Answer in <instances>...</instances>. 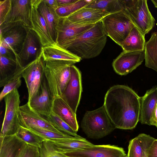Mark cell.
I'll list each match as a JSON object with an SVG mask.
<instances>
[{"label":"cell","mask_w":157,"mask_h":157,"mask_svg":"<svg viewBox=\"0 0 157 157\" xmlns=\"http://www.w3.org/2000/svg\"><path fill=\"white\" fill-rule=\"evenodd\" d=\"M103 105L116 128L132 129L139 121L140 97L128 86L111 87L105 94Z\"/></svg>","instance_id":"obj_1"},{"label":"cell","mask_w":157,"mask_h":157,"mask_svg":"<svg viewBox=\"0 0 157 157\" xmlns=\"http://www.w3.org/2000/svg\"><path fill=\"white\" fill-rule=\"evenodd\" d=\"M107 36L101 21L77 38L67 49L81 59L93 58L104 48Z\"/></svg>","instance_id":"obj_2"},{"label":"cell","mask_w":157,"mask_h":157,"mask_svg":"<svg viewBox=\"0 0 157 157\" xmlns=\"http://www.w3.org/2000/svg\"><path fill=\"white\" fill-rule=\"evenodd\" d=\"M44 71L49 89L54 100L61 98L71 78V62L61 60L45 61Z\"/></svg>","instance_id":"obj_3"},{"label":"cell","mask_w":157,"mask_h":157,"mask_svg":"<svg viewBox=\"0 0 157 157\" xmlns=\"http://www.w3.org/2000/svg\"><path fill=\"white\" fill-rule=\"evenodd\" d=\"M81 126L88 138L95 139L107 136L116 128L103 105L95 110L87 111Z\"/></svg>","instance_id":"obj_4"},{"label":"cell","mask_w":157,"mask_h":157,"mask_svg":"<svg viewBox=\"0 0 157 157\" xmlns=\"http://www.w3.org/2000/svg\"><path fill=\"white\" fill-rule=\"evenodd\" d=\"M101 21L104 32L119 46L135 25L123 10L109 14Z\"/></svg>","instance_id":"obj_5"},{"label":"cell","mask_w":157,"mask_h":157,"mask_svg":"<svg viewBox=\"0 0 157 157\" xmlns=\"http://www.w3.org/2000/svg\"><path fill=\"white\" fill-rule=\"evenodd\" d=\"M124 10L136 27L144 35L155 25V20L148 8L146 0H122Z\"/></svg>","instance_id":"obj_6"},{"label":"cell","mask_w":157,"mask_h":157,"mask_svg":"<svg viewBox=\"0 0 157 157\" xmlns=\"http://www.w3.org/2000/svg\"><path fill=\"white\" fill-rule=\"evenodd\" d=\"M4 100L5 111L0 136L16 135L21 126L19 119L20 101L17 89L6 95Z\"/></svg>","instance_id":"obj_7"},{"label":"cell","mask_w":157,"mask_h":157,"mask_svg":"<svg viewBox=\"0 0 157 157\" xmlns=\"http://www.w3.org/2000/svg\"><path fill=\"white\" fill-rule=\"evenodd\" d=\"M45 62L42 52L35 60L22 67L18 76L24 78L28 92V101L36 94L44 76Z\"/></svg>","instance_id":"obj_8"},{"label":"cell","mask_w":157,"mask_h":157,"mask_svg":"<svg viewBox=\"0 0 157 157\" xmlns=\"http://www.w3.org/2000/svg\"><path fill=\"white\" fill-rule=\"evenodd\" d=\"M95 24H78L71 21L67 17H59L56 23L55 42L67 49L77 38Z\"/></svg>","instance_id":"obj_9"},{"label":"cell","mask_w":157,"mask_h":157,"mask_svg":"<svg viewBox=\"0 0 157 157\" xmlns=\"http://www.w3.org/2000/svg\"><path fill=\"white\" fill-rule=\"evenodd\" d=\"M70 68V79L61 98L76 113L82 91L81 74L74 65Z\"/></svg>","instance_id":"obj_10"},{"label":"cell","mask_w":157,"mask_h":157,"mask_svg":"<svg viewBox=\"0 0 157 157\" xmlns=\"http://www.w3.org/2000/svg\"><path fill=\"white\" fill-rule=\"evenodd\" d=\"M26 35L22 48L16 56L19 65L23 67L35 60L41 53L43 47L38 37L32 29L26 28Z\"/></svg>","instance_id":"obj_11"},{"label":"cell","mask_w":157,"mask_h":157,"mask_svg":"<svg viewBox=\"0 0 157 157\" xmlns=\"http://www.w3.org/2000/svg\"><path fill=\"white\" fill-rule=\"evenodd\" d=\"M26 28L20 25L0 26V43L11 50L16 56L20 52L25 38Z\"/></svg>","instance_id":"obj_12"},{"label":"cell","mask_w":157,"mask_h":157,"mask_svg":"<svg viewBox=\"0 0 157 157\" xmlns=\"http://www.w3.org/2000/svg\"><path fill=\"white\" fill-rule=\"evenodd\" d=\"M31 10L30 0H12L11 9L2 25H22L32 29Z\"/></svg>","instance_id":"obj_13"},{"label":"cell","mask_w":157,"mask_h":157,"mask_svg":"<svg viewBox=\"0 0 157 157\" xmlns=\"http://www.w3.org/2000/svg\"><path fill=\"white\" fill-rule=\"evenodd\" d=\"M145 59L144 51H123L113 60L112 66L118 74L125 75L136 69Z\"/></svg>","instance_id":"obj_14"},{"label":"cell","mask_w":157,"mask_h":157,"mask_svg":"<svg viewBox=\"0 0 157 157\" xmlns=\"http://www.w3.org/2000/svg\"><path fill=\"white\" fill-rule=\"evenodd\" d=\"M19 119L21 125L26 128H37L63 133L55 128L46 117L33 110L27 102L20 106Z\"/></svg>","instance_id":"obj_15"},{"label":"cell","mask_w":157,"mask_h":157,"mask_svg":"<svg viewBox=\"0 0 157 157\" xmlns=\"http://www.w3.org/2000/svg\"><path fill=\"white\" fill-rule=\"evenodd\" d=\"M54 100L44 76L37 93L27 103L33 110L47 117L52 112Z\"/></svg>","instance_id":"obj_16"},{"label":"cell","mask_w":157,"mask_h":157,"mask_svg":"<svg viewBox=\"0 0 157 157\" xmlns=\"http://www.w3.org/2000/svg\"><path fill=\"white\" fill-rule=\"evenodd\" d=\"M68 157H126L123 149L114 145H95L90 148L66 154Z\"/></svg>","instance_id":"obj_17"},{"label":"cell","mask_w":157,"mask_h":157,"mask_svg":"<svg viewBox=\"0 0 157 157\" xmlns=\"http://www.w3.org/2000/svg\"><path fill=\"white\" fill-rule=\"evenodd\" d=\"M30 20L32 29L38 37L43 47L55 42L52 38L46 23L37 7L32 5Z\"/></svg>","instance_id":"obj_18"},{"label":"cell","mask_w":157,"mask_h":157,"mask_svg":"<svg viewBox=\"0 0 157 157\" xmlns=\"http://www.w3.org/2000/svg\"><path fill=\"white\" fill-rule=\"evenodd\" d=\"M110 14L100 9L84 7L67 17L73 22L79 24H95Z\"/></svg>","instance_id":"obj_19"},{"label":"cell","mask_w":157,"mask_h":157,"mask_svg":"<svg viewBox=\"0 0 157 157\" xmlns=\"http://www.w3.org/2000/svg\"><path fill=\"white\" fill-rule=\"evenodd\" d=\"M157 103V87L147 90L140 97L139 121L142 124L150 125V120L153 111Z\"/></svg>","instance_id":"obj_20"},{"label":"cell","mask_w":157,"mask_h":157,"mask_svg":"<svg viewBox=\"0 0 157 157\" xmlns=\"http://www.w3.org/2000/svg\"><path fill=\"white\" fill-rule=\"evenodd\" d=\"M0 157H19L27 144L16 135L0 136Z\"/></svg>","instance_id":"obj_21"},{"label":"cell","mask_w":157,"mask_h":157,"mask_svg":"<svg viewBox=\"0 0 157 157\" xmlns=\"http://www.w3.org/2000/svg\"><path fill=\"white\" fill-rule=\"evenodd\" d=\"M47 141L56 151L64 154L89 148L95 145L84 138Z\"/></svg>","instance_id":"obj_22"},{"label":"cell","mask_w":157,"mask_h":157,"mask_svg":"<svg viewBox=\"0 0 157 157\" xmlns=\"http://www.w3.org/2000/svg\"><path fill=\"white\" fill-rule=\"evenodd\" d=\"M42 52L45 61L51 60H61L71 62L75 64L81 60L56 42L42 47Z\"/></svg>","instance_id":"obj_23"},{"label":"cell","mask_w":157,"mask_h":157,"mask_svg":"<svg viewBox=\"0 0 157 157\" xmlns=\"http://www.w3.org/2000/svg\"><path fill=\"white\" fill-rule=\"evenodd\" d=\"M52 112L68 125L76 132L78 129L76 113L61 98L55 99L53 101Z\"/></svg>","instance_id":"obj_24"},{"label":"cell","mask_w":157,"mask_h":157,"mask_svg":"<svg viewBox=\"0 0 157 157\" xmlns=\"http://www.w3.org/2000/svg\"><path fill=\"white\" fill-rule=\"evenodd\" d=\"M145 36L135 26L122 42L120 46L123 51H144L146 42Z\"/></svg>","instance_id":"obj_25"},{"label":"cell","mask_w":157,"mask_h":157,"mask_svg":"<svg viewBox=\"0 0 157 157\" xmlns=\"http://www.w3.org/2000/svg\"><path fill=\"white\" fill-rule=\"evenodd\" d=\"M37 10L44 18L51 37L55 42L56 39V23L59 16L56 10L48 6L44 0H42L37 7Z\"/></svg>","instance_id":"obj_26"},{"label":"cell","mask_w":157,"mask_h":157,"mask_svg":"<svg viewBox=\"0 0 157 157\" xmlns=\"http://www.w3.org/2000/svg\"><path fill=\"white\" fill-rule=\"evenodd\" d=\"M145 67L157 72V31L151 33L144 50Z\"/></svg>","instance_id":"obj_27"},{"label":"cell","mask_w":157,"mask_h":157,"mask_svg":"<svg viewBox=\"0 0 157 157\" xmlns=\"http://www.w3.org/2000/svg\"><path fill=\"white\" fill-rule=\"evenodd\" d=\"M85 7L102 10L109 14L124 10L122 0H92Z\"/></svg>","instance_id":"obj_28"},{"label":"cell","mask_w":157,"mask_h":157,"mask_svg":"<svg viewBox=\"0 0 157 157\" xmlns=\"http://www.w3.org/2000/svg\"><path fill=\"white\" fill-rule=\"evenodd\" d=\"M27 129L38 136L43 140H56L83 138L82 137H77L64 133L37 128L33 127Z\"/></svg>","instance_id":"obj_29"},{"label":"cell","mask_w":157,"mask_h":157,"mask_svg":"<svg viewBox=\"0 0 157 157\" xmlns=\"http://www.w3.org/2000/svg\"><path fill=\"white\" fill-rule=\"evenodd\" d=\"M91 1L77 0L75 2L59 6L56 11L59 17H67L81 8L86 6Z\"/></svg>","instance_id":"obj_30"},{"label":"cell","mask_w":157,"mask_h":157,"mask_svg":"<svg viewBox=\"0 0 157 157\" xmlns=\"http://www.w3.org/2000/svg\"><path fill=\"white\" fill-rule=\"evenodd\" d=\"M51 124L61 132L74 137H80L77 132L52 112L46 117Z\"/></svg>","instance_id":"obj_31"},{"label":"cell","mask_w":157,"mask_h":157,"mask_svg":"<svg viewBox=\"0 0 157 157\" xmlns=\"http://www.w3.org/2000/svg\"><path fill=\"white\" fill-rule=\"evenodd\" d=\"M16 135L27 144L39 148L43 141L38 136L21 126Z\"/></svg>","instance_id":"obj_32"},{"label":"cell","mask_w":157,"mask_h":157,"mask_svg":"<svg viewBox=\"0 0 157 157\" xmlns=\"http://www.w3.org/2000/svg\"><path fill=\"white\" fill-rule=\"evenodd\" d=\"M39 149L40 157H68L56 151L47 140H43Z\"/></svg>","instance_id":"obj_33"},{"label":"cell","mask_w":157,"mask_h":157,"mask_svg":"<svg viewBox=\"0 0 157 157\" xmlns=\"http://www.w3.org/2000/svg\"><path fill=\"white\" fill-rule=\"evenodd\" d=\"M126 157H143V149L137 137L130 141Z\"/></svg>","instance_id":"obj_34"},{"label":"cell","mask_w":157,"mask_h":157,"mask_svg":"<svg viewBox=\"0 0 157 157\" xmlns=\"http://www.w3.org/2000/svg\"><path fill=\"white\" fill-rule=\"evenodd\" d=\"M21 77H17L8 82L4 86L0 94V101L16 89H18L21 85Z\"/></svg>","instance_id":"obj_35"},{"label":"cell","mask_w":157,"mask_h":157,"mask_svg":"<svg viewBox=\"0 0 157 157\" xmlns=\"http://www.w3.org/2000/svg\"><path fill=\"white\" fill-rule=\"evenodd\" d=\"M12 6V0H1L0 2V25L6 21Z\"/></svg>","instance_id":"obj_36"},{"label":"cell","mask_w":157,"mask_h":157,"mask_svg":"<svg viewBox=\"0 0 157 157\" xmlns=\"http://www.w3.org/2000/svg\"><path fill=\"white\" fill-rule=\"evenodd\" d=\"M143 150V157H147L148 149L155 139L149 135L144 133L139 134L137 136Z\"/></svg>","instance_id":"obj_37"},{"label":"cell","mask_w":157,"mask_h":157,"mask_svg":"<svg viewBox=\"0 0 157 157\" xmlns=\"http://www.w3.org/2000/svg\"><path fill=\"white\" fill-rule=\"evenodd\" d=\"M19 157H40L39 148L27 144Z\"/></svg>","instance_id":"obj_38"},{"label":"cell","mask_w":157,"mask_h":157,"mask_svg":"<svg viewBox=\"0 0 157 157\" xmlns=\"http://www.w3.org/2000/svg\"><path fill=\"white\" fill-rule=\"evenodd\" d=\"M0 56H3L17 61L16 56L11 49L0 43Z\"/></svg>","instance_id":"obj_39"},{"label":"cell","mask_w":157,"mask_h":157,"mask_svg":"<svg viewBox=\"0 0 157 157\" xmlns=\"http://www.w3.org/2000/svg\"><path fill=\"white\" fill-rule=\"evenodd\" d=\"M147 157H157V139H155L149 147Z\"/></svg>","instance_id":"obj_40"},{"label":"cell","mask_w":157,"mask_h":157,"mask_svg":"<svg viewBox=\"0 0 157 157\" xmlns=\"http://www.w3.org/2000/svg\"><path fill=\"white\" fill-rule=\"evenodd\" d=\"M157 127V103L153 111L150 120V125Z\"/></svg>","instance_id":"obj_41"},{"label":"cell","mask_w":157,"mask_h":157,"mask_svg":"<svg viewBox=\"0 0 157 157\" xmlns=\"http://www.w3.org/2000/svg\"><path fill=\"white\" fill-rule=\"evenodd\" d=\"M46 3L55 10L58 7L57 0H44Z\"/></svg>","instance_id":"obj_42"},{"label":"cell","mask_w":157,"mask_h":157,"mask_svg":"<svg viewBox=\"0 0 157 157\" xmlns=\"http://www.w3.org/2000/svg\"><path fill=\"white\" fill-rule=\"evenodd\" d=\"M77 0H57L58 6L76 2Z\"/></svg>","instance_id":"obj_43"},{"label":"cell","mask_w":157,"mask_h":157,"mask_svg":"<svg viewBox=\"0 0 157 157\" xmlns=\"http://www.w3.org/2000/svg\"><path fill=\"white\" fill-rule=\"evenodd\" d=\"M151 1L154 4L155 7L157 8V0H151Z\"/></svg>","instance_id":"obj_44"}]
</instances>
